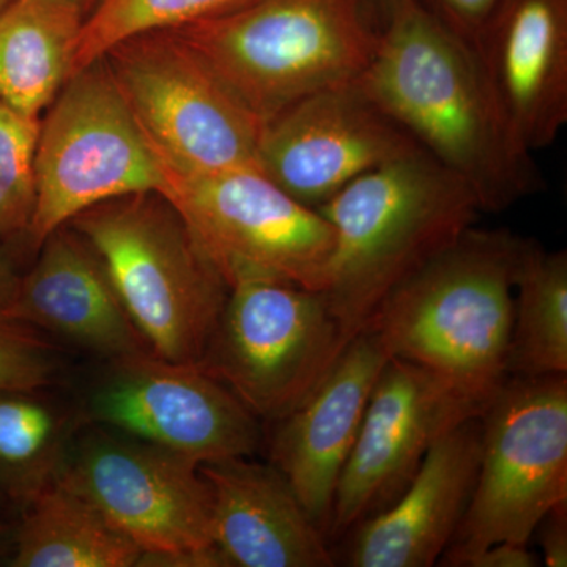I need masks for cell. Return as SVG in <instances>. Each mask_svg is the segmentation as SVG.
<instances>
[{
  "instance_id": "obj_1",
  "label": "cell",
  "mask_w": 567,
  "mask_h": 567,
  "mask_svg": "<svg viewBox=\"0 0 567 567\" xmlns=\"http://www.w3.org/2000/svg\"><path fill=\"white\" fill-rule=\"evenodd\" d=\"M358 84L421 151L462 178L483 212L539 192L529 156L507 140L476 54L421 0H398Z\"/></svg>"
},
{
  "instance_id": "obj_2",
  "label": "cell",
  "mask_w": 567,
  "mask_h": 567,
  "mask_svg": "<svg viewBox=\"0 0 567 567\" xmlns=\"http://www.w3.org/2000/svg\"><path fill=\"white\" fill-rule=\"evenodd\" d=\"M527 241L470 227L399 284L365 328L390 358L420 365L486 409L509 377L514 281Z\"/></svg>"
},
{
  "instance_id": "obj_3",
  "label": "cell",
  "mask_w": 567,
  "mask_h": 567,
  "mask_svg": "<svg viewBox=\"0 0 567 567\" xmlns=\"http://www.w3.org/2000/svg\"><path fill=\"white\" fill-rule=\"evenodd\" d=\"M317 210L333 227L323 293L347 342L399 284L475 226L483 212L473 189L424 152L361 175Z\"/></svg>"
},
{
  "instance_id": "obj_4",
  "label": "cell",
  "mask_w": 567,
  "mask_h": 567,
  "mask_svg": "<svg viewBox=\"0 0 567 567\" xmlns=\"http://www.w3.org/2000/svg\"><path fill=\"white\" fill-rule=\"evenodd\" d=\"M260 122L358 80L380 24L369 0H252L171 29Z\"/></svg>"
},
{
  "instance_id": "obj_5",
  "label": "cell",
  "mask_w": 567,
  "mask_h": 567,
  "mask_svg": "<svg viewBox=\"0 0 567 567\" xmlns=\"http://www.w3.org/2000/svg\"><path fill=\"white\" fill-rule=\"evenodd\" d=\"M69 224L99 254L152 353L199 364L229 286L175 205L159 192L125 194Z\"/></svg>"
},
{
  "instance_id": "obj_6",
  "label": "cell",
  "mask_w": 567,
  "mask_h": 567,
  "mask_svg": "<svg viewBox=\"0 0 567 567\" xmlns=\"http://www.w3.org/2000/svg\"><path fill=\"white\" fill-rule=\"evenodd\" d=\"M565 502L567 377H507L481 413L475 491L439 565L466 567L498 543L528 546Z\"/></svg>"
},
{
  "instance_id": "obj_7",
  "label": "cell",
  "mask_w": 567,
  "mask_h": 567,
  "mask_svg": "<svg viewBox=\"0 0 567 567\" xmlns=\"http://www.w3.org/2000/svg\"><path fill=\"white\" fill-rule=\"evenodd\" d=\"M103 58L166 169L260 171L262 122L177 33H137L115 43Z\"/></svg>"
},
{
  "instance_id": "obj_8",
  "label": "cell",
  "mask_w": 567,
  "mask_h": 567,
  "mask_svg": "<svg viewBox=\"0 0 567 567\" xmlns=\"http://www.w3.org/2000/svg\"><path fill=\"white\" fill-rule=\"evenodd\" d=\"M199 464L84 423L71 440L58 483L91 502L141 548V565L223 567L213 543L212 496Z\"/></svg>"
},
{
  "instance_id": "obj_9",
  "label": "cell",
  "mask_w": 567,
  "mask_h": 567,
  "mask_svg": "<svg viewBox=\"0 0 567 567\" xmlns=\"http://www.w3.org/2000/svg\"><path fill=\"white\" fill-rule=\"evenodd\" d=\"M37 205L28 244L40 245L93 205L162 192L164 173L104 58L74 71L40 118Z\"/></svg>"
},
{
  "instance_id": "obj_10",
  "label": "cell",
  "mask_w": 567,
  "mask_h": 567,
  "mask_svg": "<svg viewBox=\"0 0 567 567\" xmlns=\"http://www.w3.org/2000/svg\"><path fill=\"white\" fill-rule=\"evenodd\" d=\"M347 344L323 292L246 279L229 287L197 365L275 423L312 393Z\"/></svg>"
},
{
  "instance_id": "obj_11",
  "label": "cell",
  "mask_w": 567,
  "mask_h": 567,
  "mask_svg": "<svg viewBox=\"0 0 567 567\" xmlns=\"http://www.w3.org/2000/svg\"><path fill=\"white\" fill-rule=\"evenodd\" d=\"M162 167L159 193L181 212L227 286L267 279L324 292L334 233L317 208L260 171L178 174Z\"/></svg>"
},
{
  "instance_id": "obj_12",
  "label": "cell",
  "mask_w": 567,
  "mask_h": 567,
  "mask_svg": "<svg viewBox=\"0 0 567 567\" xmlns=\"http://www.w3.org/2000/svg\"><path fill=\"white\" fill-rule=\"evenodd\" d=\"M80 412L199 465L251 457L262 440L259 417L229 388L152 352L107 360Z\"/></svg>"
},
{
  "instance_id": "obj_13",
  "label": "cell",
  "mask_w": 567,
  "mask_h": 567,
  "mask_svg": "<svg viewBox=\"0 0 567 567\" xmlns=\"http://www.w3.org/2000/svg\"><path fill=\"white\" fill-rule=\"evenodd\" d=\"M483 410L432 372L390 358L339 477L328 539L346 536L393 505L435 440Z\"/></svg>"
},
{
  "instance_id": "obj_14",
  "label": "cell",
  "mask_w": 567,
  "mask_h": 567,
  "mask_svg": "<svg viewBox=\"0 0 567 567\" xmlns=\"http://www.w3.org/2000/svg\"><path fill=\"white\" fill-rule=\"evenodd\" d=\"M416 152L420 145L354 80L264 122L259 166L298 203L319 208L361 175Z\"/></svg>"
},
{
  "instance_id": "obj_15",
  "label": "cell",
  "mask_w": 567,
  "mask_h": 567,
  "mask_svg": "<svg viewBox=\"0 0 567 567\" xmlns=\"http://www.w3.org/2000/svg\"><path fill=\"white\" fill-rule=\"evenodd\" d=\"M488 95L522 156L567 123V0H503L475 47Z\"/></svg>"
},
{
  "instance_id": "obj_16",
  "label": "cell",
  "mask_w": 567,
  "mask_h": 567,
  "mask_svg": "<svg viewBox=\"0 0 567 567\" xmlns=\"http://www.w3.org/2000/svg\"><path fill=\"white\" fill-rule=\"evenodd\" d=\"M388 360L379 336L364 328L350 339L312 393L275 421L270 464L286 476L327 537L339 477Z\"/></svg>"
},
{
  "instance_id": "obj_17",
  "label": "cell",
  "mask_w": 567,
  "mask_h": 567,
  "mask_svg": "<svg viewBox=\"0 0 567 567\" xmlns=\"http://www.w3.org/2000/svg\"><path fill=\"white\" fill-rule=\"evenodd\" d=\"M480 458L481 415L447 429L435 440L412 483L393 505L347 533L344 565H439L464 520L475 491Z\"/></svg>"
},
{
  "instance_id": "obj_18",
  "label": "cell",
  "mask_w": 567,
  "mask_h": 567,
  "mask_svg": "<svg viewBox=\"0 0 567 567\" xmlns=\"http://www.w3.org/2000/svg\"><path fill=\"white\" fill-rule=\"evenodd\" d=\"M39 251L3 316L61 336L104 360L152 352L99 254L80 233L65 224Z\"/></svg>"
},
{
  "instance_id": "obj_19",
  "label": "cell",
  "mask_w": 567,
  "mask_h": 567,
  "mask_svg": "<svg viewBox=\"0 0 567 567\" xmlns=\"http://www.w3.org/2000/svg\"><path fill=\"white\" fill-rule=\"evenodd\" d=\"M199 468L210 491L213 543L224 566H336L327 535L276 466L234 457Z\"/></svg>"
},
{
  "instance_id": "obj_20",
  "label": "cell",
  "mask_w": 567,
  "mask_h": 567,
  "mask_svg": "<svg viewBox=\"0 0 567 567\" xmlns=\"http://www.w3.org/2000/svg\"><path fill=\"white\" fill-rule=\"evenodd\" d=\"M85 18L69 0H13L0 11V103L41 118L70 78Z\"/></svg>"
},
{
  "instance_id": "obj_21",
  "label": "cell",
  "mask_w": 567,
  "mask_h": 567,
  "mask_svg": "<svg viewBox=\"0 0 567 567\" xmlns=\"http://www.w3.org/2000/svg\"><path fill=\"white\" fill-rule=\"evenodd\" d=\"M14 567H133L142 550L91 502L55 483L24 506Z\"/></svg>"
},
{
  "instance_id": "obj_22",
  "label": "cell",
  "mask_w": 567,
  "mask_h": 567,
  "mask_svg": "<svg viewBox=\"0 0 567 567\" xmlns=\"http://www.w3.org/2000/svg\"><path fill=\"white\" fill-rule=\"evenodd\" d=\"M80 410L55 404L41 390H0V494L22 507L58 483Z\"/></svg>"
},
{
  "instance_id": "obj_23",
  "label": "cell",
  "mask_w": 567,
  "mask_h": 567,
  "mask_svg": "<svg viewBox=\"0 0 567 567\" xmlns=\"http://www.w3.org/2000/svg\"><path fill=\"white\" fill-rule=\"evenodd\" d=\"M567 374V254L528 240L514 281L507 375Z\"/></svg>"
},
{
  "instance_id": "obj_24",
  "label": "cell",
  "mask_w": 567,
  "mask_h": 567,
  "mask_svg": "<svg viewBox=\"0 0 567 567\" xmlns=\"http://www.w3.org/2000/svg\"><path fill=\"white\" fill-rule=\"evenodd\" d=\"M249 2L252 0H100L85 18L71 74L128 37L210 20Z\"/></svg>"
},
{
  "instance_id": "obj_25",
  "label": "cell",
  "mask_w": 567,
  "mask_h": 567,
  "mask_svg": "<svg viewBox=\"0 0 567 567\" xmlns=\"http://www.w3.org/2000/svg\"><path fill=\"white\" fill-rule=\"evenodd\" d=\"M40 118L0 103V244L28 238L37 205Z\"/></svg>"
},
{
  "instance_id": "obj_26",
  "label": "cell",
  "mask_w": 567,
  "mask_h": 567,
  "mask_svg": "<svg viewBox=\"0 0 567 567\" xmlns=\"http://www.w3.org/2000/svg\"><path fill=\"white\" fill-rule=\"evenodd\" d=\"M59 371L58 350L37 328L0 315V390H43Z\"/></svg>"
},
{
  "instance_id": "obj_27",
  "label": "cell",
  "mask_w": 567,
  "mask_h": 567,
  "mask_svg": "<svg viewBox=\"0 0 567 567\" xmlns=\"http://www.w3.org/2000/svg\"><path fill=\"white\" fill-rule=\"evenodd\" d=\"M473 52L503 0H421Z\"/></svg>"
},
{
  "instance_id": "obj_28",
  "label": "cell",
  "mask_w": 567,
  "mask_h": 567,
  "mask_svg": "<svg viewBox=\"0 0 567 567\" xmlns=\"http://www.w3.org/2000/svg\"><path fill=\"white\" fill-rule=\"evenodd\" d=\"M535 535L543 550L544 565L567 566V502L555 506L537 525Z\"/></svg>"
},
{
  "instance_id": "obj_29",
  "label": "cell",
  "mask_w": 567,
  "mask_h": 567,
  "mask_svg": "<svg viewBox=\"0 0 567 567\" xmlns=\"http://www.w3.org/2000/svg\"><path fill=\"white\" fill-rule=\"evenodd\" d=\"M539 558L520 544L498 543L477 554L466 567H536Z\"/></svg>"
},
{
  "instance_id": "obj_30",
  "label": "cell",
  "mask_w": 567,
  "mask_h": 567,
  "mask_svg": "<svg viewBox=\"0 0 567 567\" xmlns=\"http://www.w3.org/2000/svg\"><path fill=\"white\" fill-rule=\"evenodd\" d=\"M21 275H18L17 268L11 262L10 257L0 248V315L13 301L20 286Z\"/></svg>"
},
{
  "instance_id": "obj_31",
  "label": "cell",
  "mask_w": 567,
  "mask_h": 567,
  "mask_svg": "<svg viewBox=\"0 0 567 567\" xmlns=\"http://www.w3.org/2000/svg\"><path fill=\"white\" fill-rule=\"evenodd\" d=\"M395 2H398V0H369L380 25H382L383 20H385L390 10L393 9Z\"/></svg>"
},
{
  "instance_id": "obj_32",
  "label": "cell",
  "mask_w": 567,
  "mask_h": 567,
  "mask_svg": "<svg viewBox=\"0 0 567 567\" xmlns=\"http://www.w3.org/2000/svg\"><path fill=\"white\" fill-rule=\"evenodd\" d=\"M69 2L80 7V9L84 11L85 14H89L93 9H95V6L100 2V0H69Z\"/></svg>"
},
{
  "instance_id": "obj_33",
  "label": "cell",
  "mask_w": 567,
  "mask_h": 567,
  "mask_svg": "<svg viewBox=\"0 0 567 567\" xmlns=\"http://www.w3.org/2000/svg\"><path fill=\"white\" fill-rule=\"evenodd\" d=\"M11 2H13V0H0V11L6 10Z\"/></svg>"
}]
</instances>
